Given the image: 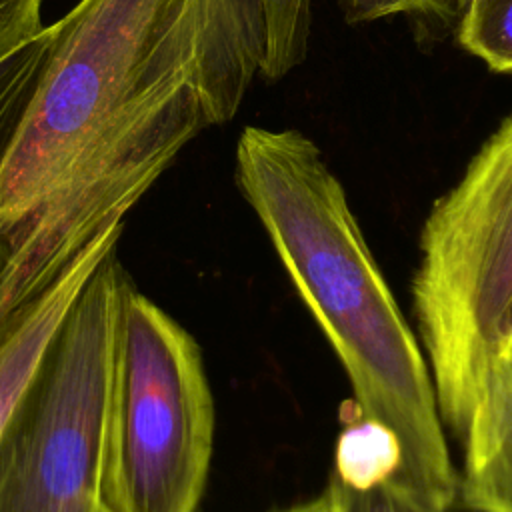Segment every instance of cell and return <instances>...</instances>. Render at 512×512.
<instances>
[{"label":"cell","instance_id":"6da1fadb","mask_svg":"<svg viewBox=\"0 0 512 512\" xmlns=\"http://www.w3.org/2000/svg\"><path fill=\"white\" fill-rule=\"evenodd\" d=\"M256 74L232 0H78L52 24L0 176V330L232 120Z\"/></svg>","mask_w":512,"mask_h":512},{"label":"cell","instance_id":"7a4b0ae2","mask_svg":"<svg viewBox=\"0 0 512 512\" xmlns=\"http://www.w3.org/2000/svg\"><path fill=\"white\" fill-rule=\"evenodd\" d=\"M234 178L334 348L358 420L388 430L400 464L386 490L418 512L460 498L426 356L320 148L294 128L246 126Z\"/></svg>","mask_w":512,"mask_h":512},{"label":"cell","instance_id":"3957f363","mask_svg":"<svg viewBox=\"0 0 512 512\" xmlns=\"http://www.w3.org/2000/svg\"><path fill=\"white\" fill-rule=\"evenodd\" d=\"M412 306L442 424L458 440L490 368L512 360V114L434 202Z\"/></svg>","mask_w":512,"mask_h":512},{"label":"cell","instance_id":"277c9868","mask_svg":"<svg viewBox=\"0 0 512 512\" xmlns=\"http://www.w3.org/2000/svg\"><path fill=\"white\" fill-rule=\"evenodd\" d=\"M216 412L194 336L124 280L116 316L102 506L196 512Z\"/></svg>","mask_w":512,"mask_h":512},{"label":"cell","instance_id":"5b68a950","mask_svg":"<svg viewBox=\"0 0 512 512\" xmlns=\"http://www.w3.org/2000/svg\"><path fill=\"white\" fill-rule=\"evenodd\" d=\"M126 278L114 248L50 338L0 440V512H100Z\"/></svg>","mask_w":512,"mask_h":512},{"label":"cell","instance_id":"8992f818","mask_svg":"<svg viewBox=\"0 0 512 512\" xmlns=\"http://www.w3.org/2000/svg\"><path fill=\"white\" fill-rule=\"evenodd\" d=\"M124 224L94 238L32 304L0 330V440L50 338L102 258L118 246Z\"/></svg>","mask_w":512,"mask_h":512},{"label":"cell","instance_id":"52a82bcc","mask_svg":"<svg viewBox=\"0 0 512 512\" xmlns=\"http://www.w3.org/2000/svg\"><path fill=\"white\" fill-rule=\"evenodd\" d=\"M464 456L460 502L468 512H512V360L484 378L458 438Z\"/></svg>","mask_w":512,"mask_h":512},{"label":"cell","instance_id":"ba28073f","mask_svg":"<svg viewBox=\"0 0 512 512\" xmlns=\"http://www.w3.org/2000/svg\"><path fill=\"white\" fill-rule=\"evenodd\" d=\"M50 46L52 26H44L0 60V176L40 84Z\"/></svg>","mask_w":512,"mask_h":512},{"label":"cell","instance_id":"9c48e42d","mask_svg":"<svg viewBox=\"0 0 512 512\" xmlns=\"http://www.w3.org/2000/svg\"><path fill=\"white\" fill-rule=\"evenodd\" d=\"M260 22V74L280 80L302 64L308 52L312 0H250Z\"/></svg>","mask_w":512,"mask_h":512},{"label":"cell","instance_id":"30bf717a","mask_svg":"<svg viewBox=\"0 0 512 512\" xmlns=\"http://www.w3.org/2000/svg\"><path fill=\"white\" fill-rule=\"evenodd\" d=\"M400 454L388 430L358 420L348 426L336 444L334 476L352 488L390 486L398 472Z\"/></svg>","mask_w":512,"mask_h":512},{"label":"cell","instance_id":"8fae6325","mask_svg":"<svg viewBox=\"0 0 512 512\" xmlns=\"http://www.w3.org/2000/svg\"><path fill=\"white\" fill-rule=\"evenodd\" d=\"M460 46L490 70L512 74V0H462Z\"/></svg>","mask_w":512,"mask_h":512},{"label":"cell","instance_id":"7c38bea8","mask_svg":"<svg viewBox=\"0 0 512 512\" xmlns=\"http://www.w3.org/2000/svg\"><path fill=\"white\" fill-rule=\"evenodd\" d=\"M44 0H0V60L38 34Z\"/></svg>","mask_w":512,"mask_h":512},{"label":"cell","instance_id":"4fadbf2b","mask_svg":"<svg viewBox=\"0 0 512 512\" xmlns=\"http://www.w3.org/2000/svg\"><path fill=\"white\" fill-rule=\"evenodd\" d=\"M350 24L374 22L394 14H444L448 0H336Z\"/></svg>","mask_w":512,"mask_h":512},{"label":"cell","instance_id":"5bb4252c","mask_svg":"<svg viewBox=\"0 0 512 512\" xmlns=\"http://www.w3.org/2000/svg\"><path fill=\"white\" fill-rule=\"evenodd\" d=\"M334 482L340 502H342V512H418L400 498H396L390 490L384 486H372V488H352L344 482H340L334 474L330 476Z\"/></svg>","mask_w":512,"mask_h":512},{"label":"cell","instance_id":"9a60e30c","mask_svg":"<svg viewBox=\"0 0 512 512\" xmlns=\"http://www.w3.org/2000/svg\"><path fill=\"white\" fill-rule=\"evenodd\" d=\"M282 512H342V502H340V494H338L334 482L328 480V486L322 494H318L316 498H312L308 502L286 508Z\"/></svg>","mask_w":512,"mask_h":512},{"label":"cell","instance_id":"2e32d148","mask_svg":"<svg viewBox=\"0 0 512 512\" xmlns=\"http://www.w3.org/2000/svg\"><path fill=\"white\" fill-rule=\"evenodd\" d=\"M100 512H108V510H106V508H104V506H102V508H100Z\"/></svg>","mask_w":512,"mask_h":512}]
</instances>
